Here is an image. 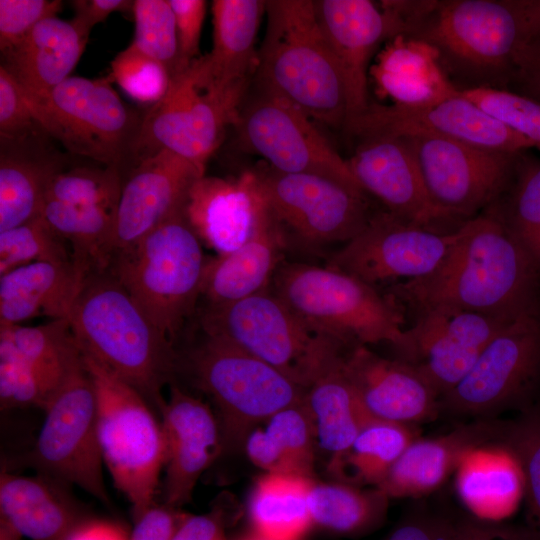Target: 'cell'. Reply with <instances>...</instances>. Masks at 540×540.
Masks as SVG:
<instances>
[{
  "instance_id": "1",
  "label": "cell",
  "mask_w": 540,
  "mask_h": 540,
  "mask_svg": "<svg viewBox=\"0 0 540 540\" xmlns=\"http://www.w3.org/2000/svg\"><path fill=\"white\" fill-rule=\"evenodd\" d=\"M540 270L490 209L466 221L439 266L385 291L417 313L451 308L512 319L538 306Z\"/></svg>"
},
{
  "instance_id": "2",
  "label": "cell",
  "mask_w": 540,
  "mask_h": 540,
  "mask_svg": "<svg viewBox=\"0 0 540 540\" xmlns=\"http://www.w3.org/2000/svg\"><path fill=\"white\" fill-rule=\"evenodd\" d=\"M68 321L82 355L136 388L158 410L178 370L174 345L108 269L90 271Z\"/></svg>"
},
{
  "instance_id": "3",
  "label": "cell",
  "mask_w": 540,
  "mask_h": 540,
  "mask_svg": "<svg viewBox=\"0 0 540 540\" xmlns=\"http://www.w3.org/2000/svg\"><path fill=\"white\" fill-rule=\"evenodd\" d=\"M267 22L255 81L312 120L344 126L347 97L338 62L312 0L266 1Z\"/></svg>"
},
{
  "instance_id": "4",
  "label": "cell",
  "mask_w": 540,
  "mask_h": 540,
  "mask_svg": "<svg viewBox=\"0 0 540 540\" xmlns=\"http://www.w3.org/2000/svg\"><path fill=\"white\" fill-rule=\"evenodd\" d=\"M432 46L443 70L474 87L510 85L530 41L517 0L434 2L406 36Z\"/></svg>"
},
{
  "instance_id": "5",
  "label": "cell",
  "mask_w": 540,
  "mask_h": 540,
  "mask_svg": "<svg viewBox=\"0 0 540 540\" xmlns=\"http://www.w3.org/2000/svg\"><path fill=\"white\" fill-rule=\"evenodd\" d=\"M270 289L311 330L346 347L389 343L396 349L404 340L402 308L341 270L282 261Z\"/></svg>"
},
{
  "instance_id": "6",
  "label": "cell",
  "mask_w": 540,
  "mask_h": 540,
  "mask_svg": "<svg viewBox=\"0 0 540 540\" xmlns=\"http://www.w3.org/2000/svg\"><path fill=\"white\" fill-rule=\"evenodd\" d=\"M180 367L212 400L222 450L244 446L261 423L305 398V389L272 365L205 332L183 357L178 355V370Z\"/></svg>"
},
{
  "instance_id": "7",
  "label": "cell",
  "mask_w": 540,
  "mask_h": 540,
  "mask_svg": "<svg viewBox=\"0 0 540 540\" xmlns=\"http://www.w3.org/2000/svg\"><path fill=\"white\" fill-rule=\"evenodd\" d=\"M184 209L115 253L107 266L173 345L201 297L208 260Z\"/></svg>"
},
{
  "instance_id": "8",
  "label": "cell",
  "mask_w": 540,
  "mask_h": 540,
  "mask_svg": "<svg viewBox=\"0 0 540 540\" xmlns=\"http://www.w3.org/2000/svg\"><path fill=\"white\" fill-rule=\"evenodd\" d=\"M97 400L98 439L115 487L135 519L155 504L166 462L164 433L147 399L91 358L82 355Z\"/></svg>"
},
{
  "instance_id": "9",
  "label": "cell",
  "mask_w": 540,
  "mask_h": 540,
  "mask_svg": "<svg viewBox=\"0 0 540 540\" xmlns=\"http://www.w3.org/2000/svg\"><path fill=\"white\" fill-rule=\"evenodd\" d=\"M202 331L223 337L272 365L305 390L346 346L311 330L270 288L247 298L205 306Z\"/></svg>"
},
{
  "instance_id": "10",
  "label": "cell",
  "mask_w": 540,
  "mask_h": 540,
  "mask_svg": "<svg viewBox=\"0 0 540 540\" xmlns=\"http://www.w3.org/2000/svg\"><path fill=\"white\" fill-rule=\"evenodd\" d=\"M246 95L209 87L197 58L170 77L165 94L141 119L130 152L140 161L168 150L205 168Z\"/></svg>"
},
{
  "instance_id": "11",
  "label": "cell",
  "mask_w": 540,
  "mask_h": 540,
  "mask_svg": "<svg viewBox=\"0 0 540 540\" xmlns=\"http://www.w3.org/2000/svg\"><path fill=\"white\" fill-rule=\"evenodd\" d=\"M259 174L285 250L310 255L344 245L373 214L363 190L336 180L272 168L259 170Z\"/></svg>"
},
{
  "instance_id": "12",
  "label": "cell",
  "mask_w": 540,
  "mask_h": 540,
  "mask_svg": "<svg viewBox=\"0 0 540 540\" xmlns=\"http://www.w3.org/2000/svg\"><path fill=\"white\" fill-rule=\"evenodd\" d=\"M45 419L24 464L109 503L97 427V400L81 357L44 408Z\"/></svg>"
},
{
  "instance_id": "13",
  "label": "cell",
  "mask_w": 540,
  "mask_h": 540,
  "mask_svg": "<svg viewBox=\"0 0 540 540\" xmlns=\"http://www.w3.org/2000/svg\"><path fill=\"white\" fill-rule=\"evenodd\" d=\"M26 97L47 135L104 166H120L141 122L105 78L70 76L44 96Z\"/></svg>"
},
{
  "instance_id": "14",
  "label": "cell",
  "mask_w": 540,
  "mask_h": 540,
  "mask_svg": "<svg viewBox=\"0 0 540 540\" xmlns=\"http://www.w3.org/2000/svg\"><path fill=\"white\" fill-rule=\"evenodd\" d=\"M255 84L234 125L243 147L261 156L275 171L319 175L362 190L347 160L314 120L284 97Z\"/></svg>"
},
{
  "instance_id": "15",
  "label": "cell",
  "mask_w": 540,
  "mask_h": 540,
  "mask_svg": "<svg viewBox=\"0 0 540 540\" xmlns=\"http://www.w3.org/2000/svg\"><path fill=\"white\" fill-rule=\"evenodd\" d=\"M540 376V310L535 306L507 323L468 373L439 399L455 416L487 417L520 402Z\"/></svg>"
},
{
  "instance_id": "16",
  "label": "cell",
  "mask_w": 540,
  "mask_h": 540,
  "mask_svg": "<svg viewBox=\"0 0 540 540\" xmlns=\"http://www.w3.org/2000/svg\"><path fill=\"white\" fill-rule=\"evenodd\" d=\"M400 138L412 152L434 204L461 222L478 215L501 196L519 154L484 151L423 134Z\"/></svg>"
},
{
  "instance_id": "17",
  "label": "cell",
  "mask_w": 540,
  "mask_h": 540,
  "mask_svg": "<svg viewBox=\"0 0 540 540\" xmlns=\"http://www.w3.org/2000/svg\"><path fill=\"white\" fill-rule=\"evenodd\" d=\"M344 127L358 139L377 136L430 135L480 150L518 154L535 147L459 93L439 102L407 106L369 103Z\"/></svg>"
},
{
  "instance_id": "18",
  "label": "cell",
  "mask_w": 540,
  "mask_h": 540,
  "mask_svg": "<svg viewBox=\"0 0 540 540\" xmlns=\"http://www.w3.org/2000/svg\"><path fill=\"white\" fill-rule=\"evenodd\" d=\"M460 229V228H459ZM414 226L388 211L373 213L366 226L327 259V266L377 288L427 276L459 236Z\"/></svg>"
},
{
  "instance_id": "19",
  "label": "cell",
  "mask_w": 540,
  "mask_h": 540,
  "mask_svg": "<svg viewBox=\"0 0 540 540\" xmlns=\"http://www.w3.org/2000/svg\"><path fill=\"white\" fill-rule=\"evenodd\" d=\"M512 319L451 308L426 310L405 329L404 340L395 350L398 359L416 368L441 397L468 373Z\"/></svg>"
},
{
  "instance_id": "20",
  "label": "cell",
  "mask_w": 540,
  "mask_h": 540,
  "mask_svg": "<svg viewBox=\"0 0 540 540\" xmlns=\"http://www.w3.org/2000/svg\"><path fill=\"white\" fill-rule=\"evenodd\" d=\"M359 140L347 160L349 168L362 190L380 200L386 211L406 223L443 234L455 232L465 223L434 204L402 138L377 135Z\"/></svg>"
},
{
  "instance_id": "21",
  "label": "cell",
  "mask_w": 540,
  "mask_h": 540,
  "mask_svg": "<svg viewBox=\"0 0 540 540\" xmlns=\"http://www.w3.org/2000/svg\"><path fill=\"white\" fill-rule=\"evenodd\" d=\"M205 168L168 150L141 159L123 181L111 241V257L185 207ZM111 259V258H110Z\"/></svg>"
},
{
  "instance_id": "22",
  "label": "cell",
  "mask_w": 540,
  "mask_h": 540,
  "mask_svg": "<svg viewBox=\"0 0 540 540\" xmlns=\"http://www.w3.org/2000/svg\"><path fill=\"white\" fill-rule=\"evenodd\" d=\"M159 412L166 444L163 503L179 508L222 451L220 428L207 404L175 384Z\"/></svg>"
},
{
  "instance_id": "23",
  "label": "cell",
  "mask_w": 540,
  "mask_h": 540,
  "mask_svg": "<svg viewBox=\"0 0 540 540\" xmlns=\"http://www.w3.org/2000/svg\"><path fill=\"white\" fill-rule=\"evenodd\" d=\"M342 367L372 418L414 425L440 411L439 394L403 360L384 358L356 345L345 350Z\"/></svg>"
},
{
  "instance_id": "24",
  "label": "cell",
  "mask_w": 540,
  "mask_h": 540,
  "mask_svg": "<svg viewBox=\"0 0 540 540\" xmlns=\"http://www.w3.org/2000/svg\"><path fill=\"white\" fill-rule=\"evenodd\" d=\"M184 211L202 244L217 255L237 249L268 211L259 171L202 176L191 187Z\"/></svg>"
},
{
  "instance_id": "25",
  "label": "cell",
  "mask_w": 540,
  "mask_h": 540,
  "mask_svg": "<svg viewBox=\"0 0 540 540\" xmlns=\"http://www.w3.org/2000/svg\"><path fill=\"white\" fill-rule=\"evenodd\" d=\"M314 4L344 80L346 124L370 103L369 63L379 43L386 37L391 38L389 20L382 8L369 0H319Z\"/></svg>"
},
{
  "instance_id": "26",
  "label": "cell",
  "mask_w": 540,
  "mask_h": 540,
  "mask_svg": "<svg viewBox=\"0 0 540 540\" xmlns=\"http://www.w3.org/2000/svg\"><path fill=\"white\" fill-rule=\"evenodd\" d=\"M501 422L487 418L436 438H416L376 486L389 498L417 497L440 487L472 451L496 444Z\"/></svg>"
},
{
  "instance_id": "27",
  "label": "cell",
  "mask_w": 540,
  "mask_h": 540,
  "mask_svg": "<svg viewBox=\"0 0 540 540\" xmlns=\"http://www.w3.org/2000/svg\"><path fill=\"white\" fill-rule=\"evenodd\" d=\"M265 11L263 0L212 2L213 46L199 57L208 86L221 92H248L258 66L255 43Z\"/></svg>"
},
{
  "instance_id": "28",
  "label": "cell",
  "mask_w": 540,
  "mask_h": 540,
  "mask_svg": "<svg viewBox=\"0 0 540 540\" xmlns=\"http://www.w3.org/2000/svg\"><path fill=\"white\" fill-rule=\"evenodd\" d=\"M65 486L41 474L2 471L1 523L30 540H66L85 519Z\"/></svg>"
},
{
  "instance_id": "29",
  "label": "cell",
  "mask_w": 540,
  "mask_h": 540,
  "mask_svg": "<svg viewBox=\"0 0 540 540\" xmlns=\"http://www.w3.org/2000/svg\"><path fill=\"white\" fill-rule=\"evenodd\" d=\"M89 34L74 19L45 18L2 53V66L17 79L27 96H44L70 77Z\"/></svg>"
},
{
  "instance_id": "30",
  "label": "cell",
  "mask_w": 540,
  "mask_h": 540,
  "mask_svg": "<svg viewBox=\"0 0 540 540\" xmlns=\"http://www.w3.org/2000/svg\"><path fill=\"white\" fill-rule=\"evenodd\" d=\"M285 252L269 207L237 249L207 260L201 297L205 306L232 303L270 288Z\"/></svg>"
},
{
  "instance_id": "31",
  "label": "cell",
  "mask_w": 540,
  "mask_h": 540,
  "mask_svg": "<svg viewBox=\"0 0 540 540\" xmlns=\"http://www.w3.org/2000/svg\"><path fill=\"white\" fill-rule=\"evenodd\" d=\"M88 273L73 260L34 262L0 275V324L68 319Z\"/></svg>"
},
{
  "instance_id": "32",
  "label": "cell",
  "mask_w": 540,
  "mask_h": 540,
  "mask_svg": "<svg viewBox=\"0 0 540 540\" xmlns=\"http://www.w3.org/2000/svg\"><path fill=\"white\" fill-rule=\"evenodd\" d=\"M379 92L393 104L420 106L458 93L443 70L437 51L427 43L398 35L377 55L370 68Z\"/></svg>"
},
{
  "instance_id": "33",
  "label": "cell",
  "mask_w": 540,
  "mask_h": 540,
  "mask_svg": "<svg viewBox=\"0 0 540 540\" xmlns=\"http://www.w3.org/2000/svg\"><path fill=\"white\" fill-rule=\"evenodd\" d=\"M36 132L18 139H1L0 232L40 215L48 183L62 168L58 157L36 151Z\"/></svg>"
},
{
  "instance_id": "34",
  "label": "cell",
  "mask_w": 540,
  "mask_h": 540,
  "mask_svg": "<svg viewBox=\"0 0 540 540\" xmlns=\"http://www.w3.org/2000/svg\"><path fill=\"white\" fill-rule=\"evenodd\" d=\"M346 350V349H345ZM330 360L305 390L316 443L329 459L344 451L372 419L342 367L345 352Z\"/></svg>"
},
{
  "instance_id": "35",
  "label": "cell",
  "mask_w": 540,
  "mask_h": 540,
  "mask_svg": "<svg viewBox=\"0 0 540 540\" xmlns=\"http://www.w3.org/2000/svg\"><path fill=\"white\" fill-rule=\"evenodd\" d=\"M244 445L251 462L266 473L311 478L317 443L305 401L273 414L248 435Z\"/></svg>"
},
{
  "instance_id": "36",
  "label": "cell",
  "mask_w": 540,
  "mask_h": 540,
  "mask_svg": "<svg viewBox=\"0 0 540 540\" xmlns=\"http://www.w3.org/2000/svg\"><path fill=\"white\" fill-rule=\"evenodd\" d=\"M311 478L265 473L255 483L249 517L265 540H301L313 526L309 506Z\"/></svg>"
},
{
  "instance_id": "37",
  "label": "cell",
  "mask_w": 540,
  "mask_h": 540,
  "mask_svg": "<svg viewBox=\"0 0 540 540\" xmlns=\"http://www.w3.org/2000/svg\"><path fill=\"white\" fill-rule=\"evenodd\" d=\"M457 469L459 494L480 516L492 518L507 514L523 490L518 464L497 444L472 451Z\"/></svg>"
},
{
  "instance_id": "38",
  "label": "cell",
  "mask_w": 540,
  "mask_h": 540,
  "mask_svg": "<svg viewBox=\"0 0 540 540\" xmlns=\"http://www.w3.org/2000/svg\"><path fill=\"white\" fill-rule=\"evenodd\" d=\"M416 438L413 424L372 419L344 451L329 459L328 470L336 481L376 487Z\"/></svg>"
},
{
  "instance_id": "39",
  "label": "cell",
  "mask_w": 540,
  "mask_h": 540,
  "mask_svg": "<svg viewBox=\"0 0 540 540\" xmlns=\"http://www.w3.org/2000/svg\"><path fill=\"white\" fill-rule=\"evenodd\" d=\"M389 499L376 487L313 482L309 495L313 525L339 536L365 535L383 523Z\"/></svg>"
},
{
  "instance_id": "40",
  "label": "cell",
  "mask_w": 540,
  "mask_h": 540,
  "mask_svg": "<svg viewBox=\"0 0 540 540\" xmlns=\"http://www.w3.org/2000/svg\"><path fill=\"white\" fill-rule=\"evenodd\" d=\"M40 215L67 242L78 265L87 272L107 268L114 213L98 207L44 200Z\"/></svg>"
},
{
  "instance_id": "41",
  "label": "cell",
  "mask_w": 540,
  "mask_h": 540,
  "mask_svg": "<svg viewBox=\"0 0 540 540\" xmlns=\"http://www.w3.org/2000/svg\"><path fill=\"white\" fill-rule=\"evenodd\" d=\"M525 152L517 155L505 191L486 209L507 226L540 270V160Z\"/></svg>"
},
{
  "instance_id": "42",
  "label": "cell",
  "mask_w": 540,
  "mask_h": 540,
  "mask_svg": "<svg viewBox=\"0 0 540 540\" xmlns=\"http://www.w3.org/2000/svg\"><path fill=\"white\" fill-rule=\"evenodd\" d=\"M80 356L68 319L38 326L0 324V357L37 367L64 368Z\"/></svg>"
},
{
  "instance_id": "43",
  "label": "cell",
  "mask_w": 540,
  "mask_h": 540,
  "mask_svg": "<svg viewBox=\"0 0 540 540\" xmlns=\"http://www.w3.org/2000/svg\"><path fill=\"white\" fill-rule=\"evenodd\" d=\"M497 445L515 459L523 479L533 540H540V409L501 422Z\"/></svg>"
},
{
  "instance_id": "44",
  "label": "cell",
  "mask_w": 540,
  "mask_h": 540,
  "mask_svg": "<svg viewBox=\"0 0 540 540\" xmlns=\"http://www.w3.org/2000/svg\"><path fill=\"white\" fill-rule=\"evenodd\" d=\"M122 185L117 166L61 168L51 177L44 200L98 207L115 214Z\"/></svg>"
},
{
  "instance_id": "45",
  "label": "cell",
  "mask_w": 540,
  "mask_h": 540,
  "mask_svg": "<svg viewBox=\"0 0 540 540\" xmlns=\"http://www.w3.org/2000/svg\"><path fill=\"white\" fill-rule=\"evenodd\" d=\"M72 251L41 215L0 232V275L34 262L73 261Z\"/></svg>"
},
{
  "instance_id": "46",
  "label": "cell",
  "mask_w": 540,
  "mask_h": 540,
  "mask_svg": "<svg viewBox=\"0 0 540 540\" xmlns=\"http://www.w3.org/2000/svg\"><path fill=\"white\" fill-rule=\"evenodd\" d=\"M131 12L135 21L131 45L160 62L171 77L178 66V40L169 0H136Z\"/></svg>"
},
{
  "instance_id": "47",
  "label": "cell",
  "mask_w": 540,
  "mask_h": 540,
  "mask_svg": "<svg viewBox=\"0 0 540 540\" xmlns=\"http://www.w3.org/2000/svg\"><path fill=\"white\" fill-rule=\"evenodd\" d=\"M75 362L64 368H46L0 357L2 409L36 406L44 410Z\"/></svg>"
},
{
  "instance_id": "48",
  "label": "cell",
  "mask_w": 540,
  "mask_h": 540,
  "mask_svg": "<svg viewBox=\"0 0 540 540\" xmlns=\"http://www.w3.org/2000/svg\"><path fill=\"white\" fill-rule=\"evenodd\" d=\"M459 93L540 148V102L506 89L461 88Z\"/></svg>"
},
{
  "instance_id": "49",
  "label": "cell",
  "mask_w": 540,
  "mask_h": 540,
  "mask_svg": "<svg viewBox=\"0 0 540 540\" xmlns=\"http://www.w3.org/2000/svg\"><path fill=\"white\" fill-rule=\"evenodd\" d=\"M114 80L131 97L142 102H157L165 94L170 75L158 61L131 44L111 62Z\"/></svg>"
},
{
  "instance_id": "50",
  "label": "cell",
  "mask_w": 540,
  "mask_h": 540,
  "mask_svg": "<svg viewBox=\"0 0 540 540\" xmlns=\"http://www.w3.org/2000/svg\"><path fill=\"white\" fill-rule=\"evenodd\" d=\"M59 0H0V48L5 52L19 43L40 21L56 16Z\"/></svg>"
},
{
  "instance_id": "51",
  "label": "cell",
  "mask_w": 540,
  "mask_h": 540,
  "mask_svg": "<svg viewBox=\"0 0 540 540\" xmlns=\"http://www.w3.org/2000/svg\"><path fill=\"white\" fill-rule=\"evenodd\" d=\"M42 129L17 79L0 67V136L12 140L25 137Z\"/></svg>"
},
{
  "instance_id": "52",
  "label": "cell",
  "mask_w": 540,
  "mask_h": 540,
  "mask_svg": "<svg viewBox=\"0 0 540 540\" xmlns=\"http://www.w3.org/2000/svg\"><path fill=\"white\" fill-rule=\"evenodd\" d=\"M169 3L175 16L177 31V73L199 58L200 37L207 4L203 0H169Z\"/></svg>"
},
{
  "instance_id": "53",
  "label": "cell",
  "mask_w": 540,
  "mask_h": 540,
  "mask_svg": "<svg viewBox=\"0 0 540 540\" xmlns=\"http://www.w3.org/2000/svg\"><path fill=\"white\" fill-rule=\"evenodd\" d=\"M457 521L420 512L403 520L385 540H455Z\"/></svg>"
},
{
  "instance_id": "54",
  "label": "cell",
  "mask_w": 540,
  "mask_h": 540,
  "mask_svg": "<svg viewBox=\"0 0 540 540\" xmlns=\"http://www.w3.org/2000/svg\"><path fill=\"white\" fill-rule=\"evenodd\" d=\"M184 516L178 508L155 503L135 519L129 540H171Z\"/></svg>"
},
{
  "instance_id": "55",
  "label": "cell",
  "mask_w": 540,
  "mask_h": 540,
  "mask_svg": "<svg viewBox=\"0 0 540 540\" xmlns=\"http://www.w3.org/2000/svg\"><path fill=\"white\" fill-rule=\"evenodd\" d=\"M510 84L518 94L540 102V40H530L523 47Z\"/></svg>"
},
{
  "instance_id": "56",
  "label": "cell",
  "mask_w": 540,
  "mask_h": 540,
  "mask_svg": "<svg viewBox=\"0 0 540 540\" xmlns=\"http://www.w3.org/2000/svg\"><path fill=\"white\" fill-rule=\"evenodd\" d=\"M171 540H226L222 510L200 515L185 514Z\"/></svg>"
},
{
  "instance_id": "57",
  "label": "cell",
  "mask_w": 540,
  "mask_h": 540,
  "mask_svg": "<svg viewBox=\"0 0 540 540\" xmlns=\"http://www.w3.org/2000/svg\"><path fill=\"white\" fill-rule=\"evenodd\" d=\"M455 540H533V538L528 530L465 518L457 521Z\"/></svg>"
},
{
  "instance_id": "58",
  "label": "cell",
  "mask_w": 540,
  "mask_h": 540,
  "mask_svg": "<svg viewBox=\"0 0 540 540\" xmlns=\"http://www.w3.org/2000/svg\"><path fill=\"white\" fill-rule=\"evenodd\" d=\"M134 1L128 0H76L72 1L74 20L88 33L113 12L131 10Z\"/></svg>"
},
{
  "instance_id": "59",
  "label": "cell",
  "mask_w": 540,
  "mask_h": 540,
  "mask_svg": "<svg viewBox=\"0 0 540 540\" xmlns=\"http://www.w3.org/2000/svg\"><path fill=\"white\" fill-rule=\"evenodd\" d=\"M66 540H129L125 531L110 522L85 520Z\"/></svg>"
},
{
  "instance_id": "60",
  "label": "cell",
  "mask_w": 540,
  "mask_h": 540,
  "mask_svg": "<svg viewBox=\"0 0 540 540\" xmlns=\"http://www.w3.org/2000/svg\"><path fill=\"white\" fill-rule=\"evenodd\" d=\"M530 40H540V0H517Z\"/></svg>"
},
{
  "instance_id": "61",
  "label": "cell",
  "mask_w": 540,
  "mask_h": 540,
  "mask_svg": "<svg viewBox=\"0 0 540 540\" xmlns=\"http://www.w3.org/2000/svg\"><path fill=\"white\" fill-rule=\"evenodd\" d=\"M245 540H265V539L260 538V537H258V536L255 535L254 537H252V538H247V539H245Z\"/></svg>"
}]
</instances>
